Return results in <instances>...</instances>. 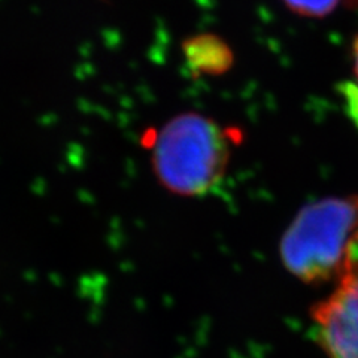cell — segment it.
<instances>
[{
	"instance_id": "1",
	"label": "cell",
	"mask_w": 358,
	"mask_h": 358,
	"mask_svg": "<svg viewBox=\"0 0 358 358\" xmlns=\"http://www.w3.org/2000/svg\"><path fill=\"white\" fill-rule=\"evenodd\" d=\"M287 272L305 284H338L358 264V196H331L301 208L279 242Z\"/></svg>"
},
{
	"instance_id": "2",
	"label": "cell",
	"mask_w": 358,
	"mask_h": 358,
	"mask_svg": "<svg viewBox=\"0 0 358 358\" xmlns=\"http://www.w3.org/2000/svg\"><path fill=\"white\" fill-rule=\"evenodd\" d=\"M234 141L217 121L182 112L152 133L151 163L159 182L173 194L209 193L226 175Z\"/></svg>"
},
{
	"instance_id": "3",
	"label": "cell",
	"mask_w": 358,
	"mask_h": 358,
	"mask_svg": "<svg viewBox=\"0 0 358 358\" xmlns=\"http://www.w3.org/2000/svg\"><path fill=\"white\" fill-rule=\"evenodd\" d=\"M310 315L329 358H358V264L313 306Z\"/></svg>"
},
{
	"instance_id": "4",
	"label": "cell",
	"mask_w": 358,
	"mask_h": 358,
	"mask_svg": "<svg viewBox=\"0 0 358 358\" xmlns=\"http://www.w3.org/2000/svg\"><path fill=\"white\" fill-rule=\"evenodd\" d=\"M181 51L193 76H221L234 64L229 43L214 33H199L182 41Z\"/></svg>"
},
{
	"instance_id": "5",
	"label": "cell",
	"mask_w": 358,
	"mask_h": 358,
	"mask_svg": "<svg viewBox=\"0 0 358 358\" xmlns=\"http://www.w3.org/2000/svg\"><path fill=\"white\" fill-rule=\"evenodd\" d=\"M285 6L300 17L324 18L341 5L342 0H282Z\"/></svg>"
},
{
	"instance_id": "6",
	"label": "cell",
	"mask_w": 358,
	"mask_h": 358,
	"mask_svg": "<svg viewBox=\"0 0 358 358\" xmlns=\"http://www.w3.org/2000/svg\"><path fill=\"white\" fill-rule=\"evenodd\" d=\"M352 59H354V73L357 78V84H358V35L355 36L352 42Z\"/></svg>"
}]
</instances>
